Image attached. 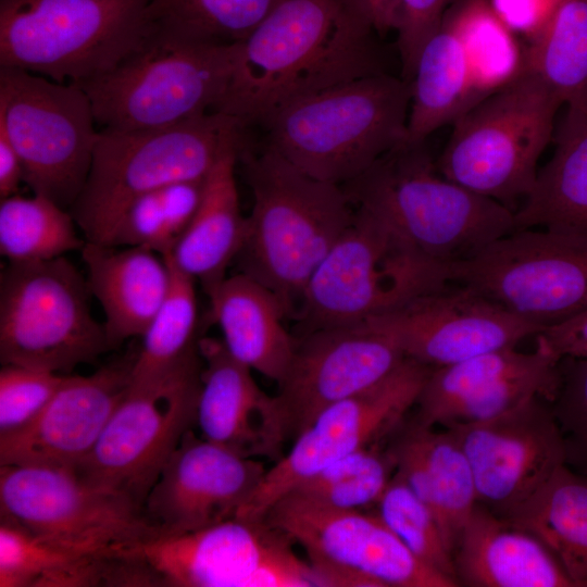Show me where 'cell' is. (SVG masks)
<instances>
[{
	"label": "cell",
	"instance_id": "1",
	"mask_svg": "<svg viewBox=\"0 0 587 587\" xmlns=\"http://www.w3.org/2000/svg\"><path fill=\"white\" fill-rule=\"evenodd\" d=\"M379 37L347 0H283L236 45L230 78L213 111L265 126L286 105L384 73Z\"/></svg>",
	"mask_w": 587,
	"mask_h": 587
},
{
	"label": "cell",
	"instance_id": "2",
	"mask_svg": "<svg viewBox=\"0 0 587 587\" xmlns=\"http://www.w3.org/2000/svg\"><path fill=\"white\" fill-rule=\"evenodd\" d=\"M252 191L241 248L243 273L279 300L285 316L296 317L314 272L352 221L354 209L342 186L314 178L276 151H240Z\"/></svg>",
	"mask_w": 587,
	"mask_h": 587
},
{
	"label": "cell",
	"instance_id": "3",
	"mask_svg": "<svg viewBox=\"0 0 587 587\" xmlns=\"http://www.w3.org/2000/svg\"><path fill=\"white\" fill-rule=\"evenodd\" d=\"M353 207L449 265L515 230L514 211L439 174L424 142H404L342 185Z\"/></svg>",
	"mask_w": 587,
	"mask_h": 587
},
{
	"label": "cell",
	"instance_id": "4",
	"mask_svg": "<svg viewBox=\"0 0 587 587\" xmlns=\"http://www.w3.org/2000/svg\"><path fill=\"white\" fill-rule=\"evenodd\" d=\"M410 84L387 72L299 99L265 125L266 145L305 174L345 185L407 142Z\"/></svg>",
	"mask_w": 587,
	"mask_h": 587
},
{
	"label": "cell",
	"instance_id": "5",
	"mask_svg": "<svg viewBox=\"0 0 587 587\" xmlns=\"http://www.w3.org/2000/svg\"><path fill=\"white\" fill-rule=\"evenodd\" d=\"M247 128L211 111L164 128L100 129L87 179L68 211L87 241L104 245L133 200L170 184L203 179L226 151L247 145Z\"/></svg>",
	"mask_w": 587,
	"mask_h": 587
},
{
	"label": "cell",
	"instance_id": "6",
	"mask_svg": "<svg viewBox=\"0 0 587 587\" xmlns=\"http://www.w3.org/2000/svg\"><path fill=\"white\" fill-rule=\"evenodd\" d=\"M151 0H0V66L83 84L154 34Z\"/></svg>",
	"mask_w": 587,
	"mask_h": 587
},
{
	"label": "cell",
	"instance_id": "7",
	"mask_svg": "<svg viewBox=\"0 0 587 587\" xmlns=\"http://www.w3.org/2000/svg\"><path fill=\"white\" fill-rule=\"evenodd\" d=\"M562 105L525 64L514 79L452 123L437 171L512 210L534 187L538 160L553 140L555 115Z\"/></svg>",
	"mask_w": 587,
	"mask_h": 587
},
{
	"label": "cell",
	"instance_id": "8",
	"mask_svg": "<svg viewBox=\"0 0 587 587\" xmlns=\"http://www.w3.org/2000/svg\"><path fill=\"white\" fill-rule=\"evenodd\" d=\"M449 284V265L354 207L351 223L309 280L296 319L304 334L362 323Z\"/></svg>",
	"mask_w": 587,
	"mask_h": 587
},
{
	"label": "cell",
	"instance_id": "9",
	"mask_svg": "<svg viewBox=\"0 0 587 587\" xmlns=\"http://www.w3.org/2000/svg\"><path fill=\"white\" fill-rule=\"evenodd\" d=\"M236 45L192 43L154 32L115 67L78 86L100 129L168 127L215 109L230 78Z\"/></svg>",
	"mask_w": 587,
	"mask_h": 587
},
{
	"label": "cell",
	"instance_id": "10",
	"mask_svg": "<svg viewBox=\"0 0 587 587\" xmlns=\"http://www.w3.org/2000/svg\"><path fill=\"white\" fill-rule=\"evenodd\" d=\"M87 279L64 257L8 262L0 277V360L67 374L110 350Z\"/></svg>",
	"mask_w": 587,
	"mask_h": 587
},
{
	"label": "cell",
	"instance_id": "11",
	"mask_svg": "<svg viewBox=\"0 0 587 587\" xmlns=\"http://www.w3.org/2000/svg\"><path fill=\"white\" fill-rule=\"evenodd\" d=\"M0 517L55 545L103 558H127L158 535L130 499L63 466L1 465Z\"/></svg>",
	"mask_w": 587,
	"mask_h": 587
},
{
	"label": "cell",
	"instance_id": "12",
	"mask_svg": "<svg viewBox=\"0 0 587 587\" xmlns=\"http://www.w3.org/2000/svg\"><path fill=\"white\" fill-rule=\"evenodd\" d=\"M0 126L22 161L24 183L70 210L87 179L100 130L84 89L0 66Z\"/></svg>",
	"mask_w": 587,
	"mask_h": 587
},
{
	"label": "cell",
	"instance_id": "13",
	"mask_svg": "<svg viewBox=\"0 0 587 587\" xmlns=\"http://www.w3.org/2000/svg\"><path fill=\"white\" fill-rule=\"evenodd\" d=\"M201 358L170 372L133 378L88 455L73 470L143 509L162 467L196 424Z\"/></svg>",
	"mask_w": 587,
	"mask_h": 587
},
{
	"label": "cell",
	"instance_id": "14",
	"mask_svg": "<svg viewBox=\"0 0 587 587\" xmlns=\"http://www.w3.org/2000/svg\"><path fill=\"white\" fill-rule=\"evenodd\" d=\"M449 282L544 329L587 309V237L516 229L449 264Z\"/></svg>",
	"mask_w": 587,
	"mask_h": 587
},
{
	"label": "cell",
	"instance_id": "15",
	"mask_svg": "<svg viewBox=\"0 0 587 587\" xmlns=\"http://www.w3.org/2000/svg\"><path fill=\"white\" fill-rule=\"evenodd\" d=\"M292 545L264 519L235 517L191 533L157 535L129 557L155 586L324 587Z\"/></svg>",
	"mask_w": 587,
	"mask_h": 587
},
{
	"label": "cell",
	"instance_id": "16",
	"mask_svg": "<svg viewBox=\"0 0 587 587\" xmlns=\"http://www.w3.org/2000/svg\"><path fill=\"white\" fill-rule=\"evenodd\" d=\"M263 519L304 550L324 586H459L417 560L374 512L327 508L288 494Z\"/></svg>",
	"mask_w": 587,
	"mask_h": 587
},
{
	"label": "cell",
	"instance_id": "17",
	"mask_svg": "<svg viewBox=\"0 0 587 587\" xmlns=\"http://www.w3.org/2000/svg\"><path fill=\"white\" fill-rule=\"evenodd\" d=\"M432 370L407 358L380 383L321 411L266 470L239 517L263 519L277 500L324 467L392 435L415 407Z\"/></svg>",
	"mask_w": 587,
	"mask_h": 587
},
{
	"label": "cell",
	"instance_id": "18",
	"mask_svg": "<svg viewBox=\"0 0 587 587\" xmlns=\"http://www.w3.org/2000/svg\"><path fill=\"white\" fill-rule=\"evenodd\" d=\"M447 429L469 460L477 503L507 520L565 464L560 428L541 397L492 419Z\"/></svg>",
	"mask_w": 587,
	"mask_h": 587
},
{
	"label": "cell",
	"instance_id": "19",
	"mask_svg": "<svg viewBox=\"0 0 587 587\" xmlns=\"http://www.w3.org/2000/svg\"><path fill=\"white\" fill-rule=\"evenodd\" d=\"M407 359L366 322L322 327L296 341L274 396L287 440L295 439L325 408L380 383Z\"/></svg>",
	"mask_w": 587,
	"mask_h": 587
},
{
	"label": "cell",
	"instance_id": "20",
	"mask_svg": "<svg viewBox=\"0 0 587 587\" xmlns=\"http://www.w3.org/2000/svg\"><path fill=\"white\" fill-rule=\"evenodd\" d=\"M365 322L407 358L433 369L515 347L542 330L473 289L450 284Z\"/></svg>",
	"mask_w": 587,
	"mask_h": 587
},
{
	"label": "cell",
	"instance_id": "21",
	"mask_svg": "<svg viewBox=\"0 0 587 587\" xmlns=\"http://www.w3.org/2000/svg\"><path fill=\"white\" fill-rule=\"evenodd\" d=\"M266 470L188 429L151 487L143 512L158 535L196 532L238 517Z\"/></svg>",
	"mask_w": 587,
	"mask_h": 587
},
{
	"label": "cell",
	"instance_id": "22",
	"mask_svg": "<svg viewBox=\"0 0 587 587\" xmlns=\"http://www.w3.org/2000/svg\"><path fill=\"white\" fill-rule=\"evenodd\" d=\"M536 344L533 352L505 347L433 369L413 419L447 428L492 419L532 397L551 402L560 385V360Z\"/></svg>",
	"mask_w": 587,
	"mask_h": 587
},
{
	"label": "cell",
	"instance_id": "23",
	"mask_svg": "<svg viewBox=\"0 0 587 587\" xmlns=\"http://www.w3.org/2000/svg\"><path fill=\"white\" fill-rule=\"evenodd\" d=\"M134 359L88 376L66 375L30 424L0 438V465L75 467L92 450L126 394Z\"/></svg>",
	"mask_w": 587,
	"mask_h": 587
},
{
	"label": "cell",
	"instance_id": "24",
	"mask_svg": "<svg viewBox=\"0 0 587 587\" xmlns=\"http://www.w3.org/2000/svg\"><path fill=\"white\" fill-rule=\"evenodd\" d=\"M202 360L196 424L201 437L248 458L278 461L287 436L275 397L255 383L222 340L199 339Z\"/></svg>",
	"mask_w": 587,
	"mask_h": 587
},
{
	"label": "cell",
	"instance_id": "25",
	"mask_svg": "<svg viewBox=\"0 0 587 587\" xmlns=\"http://www.w3.org/2000/svg\"><path fill=\"white\" fill-rule=\"evenodd\" d=\"M387 446L396 473L435 515L452 559L477 503L469 460L450 430L404 420Z\"/></svg>",
	"mask_w": 587,
	"mask_h": 587
},
{
	"label": "cell",
	"instance_id": "26",
	"mask_svg": "<svg viewBox=\"0 0 587 587\" xmlns=\"http://www.w3.org/2000/svg\"><path fill=\"white\" fill-rule=\"evenodd\" d=\"M453 564L459 586L574 587L540 539L479 503L463 528Z\"/></svg>",
	"mask_w": 587,
	"mask_h": 587
},
{
	"label": "cell",
	"instance_id": "27",
	"mask_svg": "<svg viewBox=\"0 0 587 587\" xmlns=\"http://www.w3.org/2000/svg\"><path fill=\"white\" fill-rule=\"evenodd\" d=\"M80 251L90 294L104 313L110 348L141 337L171 285L172 270L166 257L146 248L90 241Z\"/></svg>",
	"mask_w": 587,
	"mask_h": 587
},
{
	"label": "cell",
	"instance_id": "28",
	"mask_svg": "<svg viewBox=\"0 0 587 587\" xmlns=\"http://www.w3.org/2000/svg\"><path fill=\"white\" fill-rule=\"evenodd\" d=\"M212 320L228 352L252 371L278 383L294 355L296 341L283 324L276 296L254 278L227 276L209 296Z\"/></svg>",
	"mask_w": 587,
	"mask_h": 587
},
{
	"label": "cell",
	"instance_id": "29",
	"mask_svg": "<svg viewBox=\"0 0 587 587\" xmlns=\"http://www.w3.org/2000/svg\"><path fill=\"white\" fill-rule=\"evenodd\" d=\"M246 146L226 151L205 176L199 207L166 255L178 270L198 282L207 296L227 277L228 266L242 245L246 217L240 211L235 172L238 155Z\"/></svg>",
	"mask_w": 587,
	"mask_h": 587
},
{
	"label": "cell",
	"instance_id": "30",
	"mask_svg": "<svg viewBox=\"0 0 587 587\" xmlns=\"http://www.w3.org/2000/svg\"><path fill=\"white\" fill-rule=\"evenodd\" d=\"M409 84L407 142L411 145L425 142L433 132L484 99L450 7L422 46Z\"/></svg>",
	"mask_w": 587,
	"mask_h": 587
},
{
	"label": "cell",
	"instance_id": "31",
	"mask_svg": "<svg viewBox=\"0 0 587 587\" xmlns=\"http://www.w3.org/2000/svg\"><path fill=\"white\" fill-rule=\"evenodd\" d=\"M553 153L514 212L515 230L546 228L587 237V111L566 108Z\"/></svg>",
	"mask_w": 587,
	"mask_h": 587
},
{
	"label": "cell",
	"instance_id": "32",
	"mask_svg": "<svg viewBox=\"0 0 587 587\" xmlns=\"http://www.w3.org/2000/svg\"><path fill=\"white\" fill-rule=\"evenodd\" d=\"M126 558L75 551L0 517V587L124 586Z\"/></svg>",
	"mask_w": 587,
	"mask_h": 587
},
{
	"label": "cell",
	"instance_id": "33",
	"mask_svg": "<svg viewBox=\"0 0 587 587\" xmlns=\"http://www.w3.org/2000/svg\"><path fill=\"white\" fill-rule=\"evenodd\" d=\"M509 521L547 546L574 587H587V476L563 464Z\"/></svg>",
	"mask_w": 587,
	"mask_h": 587
},
{
	"label": "cell",
	"instance_id": "34",
	"mask_svg": "<svg viewBox=\"0 0 587 587\" xmlns=\"http://www.w3.org/2000/svg\"><path fill=\"white\" fill-rule=\"evenodd\" d=\"M525 58L563 105L587 111V0H560Z\"/></svg>",
	"mask_w": 587,
	"mask_h": 587
},
{
	"label": "cell",
	"instance_id": "35",
	"mask_svg": "<svg viewBox=\"0 0 587 587\" xmlns=\"http://www.w3.org/2000/svg\"><path fill=\"white\" fill-rule=\"evenodd\" d=\"M283 0H151L159 35L186 42L230 46L246 39Z\"/></svg>",
	"mask_w": 587,
	"mask_h": 587
},
{
	"label": "cell",
	"instance_id": "36",
	"mask_svg": "<svg viewBox=\"0 0 587 587\" xmlns=\"http://www.w3.org/2000/svg\"><path fill=\"white\" fill-rule=\"evenodd\" d=\"M71 212L39 195H14L0 203V253L11 263L52 260L84 241Z\"/></svg>",
	"mask_w": 587,
	"mask_h": 587
},
{
	"label": "cell",
	"instance_id": "37",
	"mask_svg": "<svg viewBox=\"0 0 587 587\" xmlns=\"http://www.w3.org/2000/svg\"><path fill=\"white\" fill-rule=\"evenodd\" d=\"M172 279L167 295L141 338L132 377L147 378L201 358L197 338L196 282L166 257Z\"/></svg>",
	"mask_w": 587,
	"mask_h": 587
},
{
	"label": "cell",
	"instance_id": "38",
	"mask_svg": "<svg viewBox=\"0 0 587 587\" xmlns=\"http://www.w3.org/2000/svg\"><path fill=\"white\" fill-rule=\"evenodd\" d=\"M204 178L170 184L136 198L123 211L104 245L171 254L199 207Z\"/></svg>",
	"mask_w": 587,
	"mask_h": 587
},
{
	"label": "cell",
	"instance_id": "39",
	"mask_svg": "<svg viewBox=\"0 0 587 587\" xmlns=\"http://www.w3.org/2000/svg\"><path fill=\"white\" fill-rule=\"evenodd\" d=\"M395 471L388 448L375 444L335 461L288 494L327 508L366 511L375 507Z\"/></svg>",
	"mask_w": 587,
	"mask_h": 587
},
{
	"label": "cell",
	"instance_id": "40",
	"mask_svg": "<svg viewBox=\"0 0 587 587\" xmlns=\"http://www.w3.org/2000/svg\"><path fill=\"white\" fill-rule=\"evenodd\" d=\"M465 42L483 98L514 79L525 67L514 34L489 0H457L450 4Z\"/></svg>",
	"mask_w": 587,
	"mask_h": 587
},
{
	"label": "cell",
	"instance_id": "41",
	"mask_svg": "<svg viewBox=\"0 0 587 587\" xmlns=\"http://www.w3.org/2000/svg\"><path fill=\"white\" fill-rule=\"evenodd\" d=\"M373 509L417 560L458 583L435 515L396 471Z\"/></svg>",
	"mask_w": 587,
	"mask_h": 587
},
{
	"label": "cell",
	"instance_id": "42",
	"mask_svg": "<svg viewBox=\"0 0 587 587\" xmlns=\"http://www.w3.org/2000/svg\"><path fill=\"white\" fill-rule=\"evenodd\" d=\"M559 370L560 385L549 403L562 435L565 464L587 476V359L562 358Z\"/></svg>",
	"mask_w": 587,
	"mask_h": 587
},
{
	"label": "cell",
	"instance_id": "43",
	"mask_svg": "<svg viewBox=\"0 0 587 587\" xmlns=\"http://www.w3.org/2000/svg\"><path fill=\"white\" fill-rule=\"evenodd\" d=\"M67 374L3 364L0 371V438L30 424Z\"/></svg>",
	"mask_w": 587,
	"mask_h": 587
},
{
	"label": "cell",
	"instance_id": "44",
	"mask_svg": "<svg viewBox=\"0 0 587 587\" xmlns=\"http://www.w3.org/2000/svg\"><path fill=\"white\" fill-rule=\"evenodd\" d=\"M451 0H400L396 27L402 78L411 79L422 46L439 26Z\"/></svg>",
	"mask_w": 587,
	"mask_h": 587
},
{
	"label": "cell",
	"instance_id": "45",
	"mask_svg": "<svg viewBox=\"0 0 587 587\" xmlns=\"http://www.w3.org/2000/svg\"><path fill=\"white\" fill-rule=\"evenodd\" d=\"M503 24L533 42L550 22L560 0H489Z\"/></svg>",
	"mask_w": 587,
	"mask_h": 587
},
{
	"label": "cell",
	"instance_id": "46",
	"mask_svg": "<svg viewBox=\"0 0 587 587\" xmlns=\"http://www.w3.org/2000/svg\"><path fill=\"white\" fill-rule=\"evenodd\" d=\"M558 359H587V309L575 316L544 328L536 335Z\"/></svg>",
	"mask_w": 587,
	"mask_h": 587
},
{
	"label": "cell",
	"instance_id": "47",
	"mask_svg": "<svg viewBox=\"0 0 587 587\" xmlns=\"http://www.w3.org/2000/svg\"><path fill=\"white\" fill-rule=\"evenodd\" d=\"M24 183L22 161L12 145L7 130L0 126V198L17 195Z\"/></svg>",
	"mask_w": 587,
	"mask_h": 587
},
{
	"label": "cell",
	"instance_id": "48",
	"mask_svg": "<svg viewBox=\"0 0 587 587\" xmlns=\"http://www.w3.org/2000/svg\"><path fill=\"white\" fill-rule=\"evenodd\" d=\"M349 4L364 16L374 27L378 36L396 30L400 0H347Z\"/></svg>",
	"mask_w": 587,
	"mask_h": 587
}]
</instances>
